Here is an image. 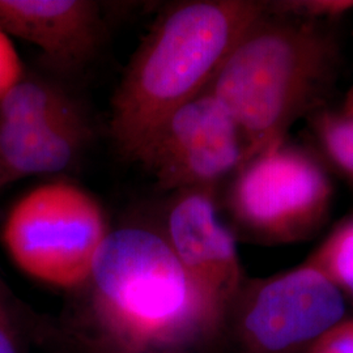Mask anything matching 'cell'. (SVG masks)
<instances>
[{"label":"cell","instance_id":"6da1fadb","mask_svg":"<svg viewBox=\"0 0 353 353\" xmlns=\"http://www.w3.org/2000/svg\"><path fill=\"white\" fill-rule=\"evenodd\" d=\"M263 14V4L248 0L185 1L165 10L114 94L110 132L119 152L134 160L166 117L204 93Z\"/></svg>","mask_w":353,"mask_h":353},{"label":"cell","instance_id":"7a4b0ae2","mask_svg":"<svg viewBox=\"0 0 353 353\" xmlns=\"http://www.w3.org/2000/svg\"><path fill=\"white\" fill-rule=\"evenodd\" d=\"M87 284L100 326L122 352L183 347L214 334L224 319L164 236L145 228L109 232Z\"/></svg>","mask_w":353,"mask_h":353},{"label":"cell","instance_id":"3957f363","mask_svg":"<svg viewBox=\"0 0 353 353\" xmlns=\"http://www.w3.org/2000/svg\"><path fill=\"white\" fill-rule=\"evenodd\" d=\"M331 51L309 28L263 20L230 51L205 92L234 119L245 163L281 144L290 121L326 77Z\"/></svg>","mask_w":353,"mask_h":353},{"label":"cell","instance_id":"277c9868","mask_svg":"<svg viewBox=\"0 0 353 353\" xmlns=\"http://www.w3.org/2000/svg\"><path fill=\"white\" fill-rule=\"evenodd\" d=\"M109 230L101 204L79 186L55 181L28 191L1 228V241L26 275L61 290L87 284Z\"/></svg>","mask_w":353,"mask_h":353},{"label":"cell","instance_id":"5b68a950","mask_svg":"<svg viewBox=\"0 0 353 353\" xmlns=\"http://www.w3.org/2000/svg\"><path fill=\"white\" fill-rule=\"evenodd\" d=\"M331 186L322 168L306 153L283 143L239 169L229 205L243 227L275 240H294L322 223Z\"/></svg>","mask_w":353,"mask_h":353},{"label":"cell","instance_id":"8992f818","mask_svg":"<svg viewBox=\"0 0 353 353\" xmlns=\"http://www.w3.org/2000/svg\"><path fill=\"white\" fill-rule=\"evenodd\" d=\"M161 189H214L245 163V143L227 109L208 92L178 108L137 153Z\"/></svg>","mask_w":353,"mask_h":353},{"label":"cell","instance_id":"52a82bcc","mask_svg":"<svg viewBox=\"0 0 353 353\" xmlns=\"http://www.w3.org/2000/svg\"><path fill=\"white\" fill-rule=\"evenodd\" d=\"M344 316L341 292L303 265L256 284L241 307V338L252 353H297Z\"/></svg>","mask_w":353,"mask_h":353},{"label":"cell","instance_id":"ba28073f","mask_svg":"<svg viewBox=\"0 0 353 353\" xmlns=\"http://www.w3.org/2000/svg\"><path fill=\"white\" fill-rule=\"evenodd\" d=\"M212 191L174 192L163 236L192 283L224 316L240 290L241 265L236 242L217 214Z\"/></svg>","mask_w":353,"mask_h":353},{"label":"cell","instance_id":"9c48e42d","mask_svg":"<svg viewBox=\"0 0 353 353\" xmlns=\"http://www.w3.org/2000/svg\"><path fill=\"white\" fill-rule=\"evenodd\" d=\"M0 29L37 46L51 63L76 70L100 42V7L90 0H0Z\"/></svg>","mask_w":353,"mask_h":353},{"label":"cell","instance_id":"30bf717a","mask_svg":"<svg viewBox=\"0 0 353 353\" xmlns=\"http://www.w3.org/2000/svg\"><path fill=\"white\" fill-rule=\"evenodd\" d=\"M88 139L84 117L46 123H0V178L63 172Z\"/></svg>","mask_w":353,"mask_h":353},{"label":"cell","instance_id":"8fae6325","mask_svg":"<svg viewBox=\"0 0 353 353\" xmlns=\"http://www.w3.org/2000/svg\"><path fill=\"white\" fill-rule=\"evenodd\" d=\"M84 117L63 89L41 80L21 79L0 100V123H46Z\"/></svg>","mask_w":353,"mask_h":353},{"label":"cell","instance_id":"7c38bea8","mask_svg":"<svg viewBox=\"0 0 353 353\" xmlns=\"http://www.w3.org/2000/svg\"><path fill=\"white\" fill-rule=\"evenodd\" d=\"M309 265L353 297V221L339 228L314 254Z\"/></svg>","mask_w":353,"mask_h":353},{"label":"cell","instance_id":"4fadbf2b","mask_svg":"<svg viewBox=\"0 0 353 353\" xmlns=\"http://www.w3.org/2000/svg\"><path fill=\"white\" fill-rule=\"evenodd\" d=\"M316 132L330 159L353 179V118L323 114L316 122Z\"/></svg>","mask_w":353,"mask_h":353},{"label":"cell","instance_id":"5bb4252c","mask_svg":"<svg viewBox=\"0 0 353 353\" xmlns=\"http://www.w3.org/2000/svg\"><path fill=\"white\" fill-rule=\"evenodd\" d=\"M0 353H23L21 332L8 290L0 280Z\"/></svg>","mask_w":353,"mask_h":353},{"label":"cell","instance_id":"9a60e30c","mask_svg":"<svg viewBox=\"0 0 353 353\" xmlns=\"http://www.w3.org/2000/svg\"><path fill=\"white\" fill-rule=\"evenodd\" d=\"M23 79V64L11 37L0 29V100Z\"/></svg>","mask_w":353,"mask_h":353},{"label":"cell","instance_id":"2e32d148","mask_svg":"<svg viewBox=\"0 0 353 353\" xmlns=\"http://www.w3.org/2000/svg\"><path fill=\"white\" fill-rule=\"evenodd\" d=\"M309 353H353V319L330 328L309 348Z\"/></svg>","mask_w":353,"mask_h":353},{"label":"cell","instance_id":"e0dca14e","mask_svg":"<svg viewBox=\"0 0 353 353\" xmlns=\"http://www.w3.org/2000/svg\"><path fill=\"white\" fill-rule=\"evenodd\" d=\"M297 4L299 6L292 4V7L305 10L309 14H314V16H319V14L335 16L353 8V1H345V0H318V1H303Z\"/></svg>","mask_w":353,"mask_h":353},{"label":"cell","instance_id":"ac0fdd59","mask_svg":"<svg viewBox=\"0 0 353 353\" xmlns=\"http://www.w3.org/2000/svg\"><path fill=\"white\" fill-rule=\"evenodd\" d=\"M344 115H347V117H350V118H353V88L352 90L350 92L348 97H347V102H345V112H344Z\"/></svg>","mask_w":353,"mask_h":353}]
</instances>
